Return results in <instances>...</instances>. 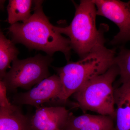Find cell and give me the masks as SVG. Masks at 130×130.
I'll list each match as a JSON object with an SVG mask.
<instances>
[{
  "instance_id": "obj_1",
  "label": "cell",
  "mask_w": 130,
  "mask_h": 130,
  "mask_svg": "<svg viewBox=\"0 0 130 130\" xmlns=\"http://www.w3.org/2000/svg\"><path fill=\"white\" fill-rule=\"evenodd\" d=\"M43 1H34V13L27 21L16 23L8 28L12 41L30 50L43 51L51 56L60 51L69 60L72 48L69 38L55 30L43 11Z\"/></svg>"
},
{
  "instance_id": "obj_2",
  "label": "cell",
  "mask_w": 130,
  "mask_h": 130,
  "mask_svg": "<svg viewBox=\"0 0 130 130\" xmlns=\"http://www.w3.org/2000/svg\"><path fill=\"white\" fill-rule=\"evenodd\" d=\"M116 55L114 49L100 44L78 61L55 68L62 85L60 102L66 103L85 84L106 72L114 64Z\"/></svg>"
},
{
  "instance_id": "obj_3",
  "label": "cell",
  "mask_w": 130,
  "mask_h": 130,
  "mask_svg": "<svg viewBox=\"0 0 130 130\" xmlns=\"http://www.w3.org/2000/svg\"><path fill=\"white\" fill-rule=\"evenodd\" d=\"M76 12L70 25L64 27L54 26L56 32L69 37L72 49L81 58L100 44H105V27L98 29L96 24V7L93 0H82L75 5Z\"/></svg>"
},
{
  "instance_id": "obj_4",
  "label": "cell",
  "mask_w": 130,
  "mask_h": 130,
  "mask_svg": "<svg viewBox=\"0 0 130 130\" xmlns=\"http://www.w3.org/2000/svg\"><path fill=\"white\" fill-rule=\"evenodd\" d=\"M119 74L118 67L114 64L105 73L87 82L72 95L84 113L92 111L115 120L113 84Z\"/></svg>"
},
{
  "instance_id": "obj_5",
  "label": "cell",
  "mask_w": 130,
  "mask_h": 130,
  "mask_svg": "<svg viewBox=\"0 0 130 130\" xmlns=\"http://www.w3.org/2000/svg\"><path fill=\"white\" fill-rule=\"evenodd\" d=\"M52 60L51 56L41 54L24 59H15L2 80L7 91H13L19 88L30 90L48 77L49 67Z\"/></svg>"
},
{
  "instance_id": "obj_6",
  "label": "cell",
  "mask_w": 130,
  "mask_h": 130,
  "mask_svg": "<svg viewBox=\"0 0 130 130\" xmlns=\"http://www.w3.org/2000/svg\"><path fill=\"white\" fill-rule=\"evenodd\" d=\"M97 15L102 16L114 23L119 29L118 33L110 42L112 45L130 41V1L93 0Z\"/></svg>"
},
{
  "instance_id": "obj_7",
  "label": "cell",
  "mask_w": 130,
  "mask_h": 130,
  "mask_svg": "<svg viewBox=\"0 0 130 130\" xmlns=\"http://www.w3.org/2000/svg\"><path fill=\"white\" fill-rule=\"evenodd\" d=\"M62 85L59 77L54 74L41 81L29 90L17 94L13 98L14 105H29L36 108L41 105L60 99Z\"/></svg>"
},
{
  "instance_id": "obj_8",
  "label": "cell",
  "mask_w": 130,
  "mask_h": 130,
  "mask_svg": "<svg viewBox=\"0 0 130 130\" xmlns=\"http://www.w3.org/2000/svg\"><path fill=\"white\" fill-rule=\"evenodd\" d=\"M7 90L0 80V130H31L30 118L8 99Z\"/></svg>"
},
{
  "instance_id": "obj_9",
  "label": "cell",
  "mask_w": 130,
  "mask_h": 130,
  "mask_svg": "<svg viewBox=\"0 0 130 130\" xmlns=\"http://www.w3.org/2000/svg\"><path fill=\"white\" fill-rule=\"evenodd\" d=\"M70 112L63 106L37 108L30 118L31 130H62Z\"/></svg>"
},
{
  "instance_id": "obj_10",
  "label": "cell",
  "mask_w": 130,
  "mask_h": 130,
  "mask_svg": "<svg viewBox=\"0 0 130 130\" xmlns=\"http://www.w3.org/2000/svg\"><path fill=\"white\" fill-rule=\"evenodd\" d=\"M111 116L86 114L76 116L72 113L65 125L66 130H115L114 120Z\"/></svg>"
},
{
  "instance_id": "obj_11",
  "label": "cell",
  "mask_w": 130,
  "mask_h": 130,
  "mask_svg": "<svg viewBox=\"0 0 130 130\" xmlns=\"http://www.w3.org/2000/svg\"><path fill=\"white\" fill-rule=\"evenodd\" d=\"M115 130H130V82L114 89Z\"/></svg>"
},
{
  "instance_id": "obj_12",
  "label": "cell",
  "mask_w": 130,
  "mask_h": 130,
  "mask_svg": "<svg viewBox=\"0 0 130 130\" xmlns=\"http://www.w3.org/2000/svg\"><path fill=\"white\" fill-rule=\"evenodd\" d=\"M34 1L10 0L7 7V21L10 24L22 21L24 23L31 16V8Z\"/></svg>"
},
{
  "instance_id": "obj_13",
  "label": "cell",
  "mask_w": 130,
  "mask_h": 130,
  "mask_svg": "<svg viewBox=\"0 0 130 130\" xmlns=\"http://www.w3.org/2000/svg\"><path fill=\"white\" fill-rule=\"evenodd\" d=\"M19 53L13 42L8 39L1 31L0 33V79L2 80L10 64L18 58Z\"/></svg>"
},
{
  "instance_id": "obj_14",
  "label": "cell",
  "mask_w": 130,
  "mask_h": 130,
  "mask_svg": "<svg viewBox=\"0 0 130 130\" xmlns=\"http://www.w3.org/2000/svg\"><path fill=\"white\" fill-rule=\"evenodd\" d=\"M114 64L118 66L119 71V83L130 82V50L121 47L115 56Z\"/></svg>"
}]
</instances>
